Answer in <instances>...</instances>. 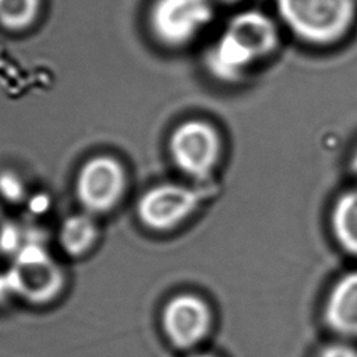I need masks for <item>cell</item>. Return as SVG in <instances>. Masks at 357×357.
<instances>
[{
	"instance_id": "6da1fadb",
	"label": "cell",
	"mask_w": 357,
	"mask_h": 357,
	"mask_svg": "<svg viewBox=\"0 0 357 357\" xmlns=\"http://www.w3.org/2000/svg\"><path fill=\"white\" fill-rule=\"evenodd\" d=\"M280 42L279 26L259 10L234 14L204 54L206 71L223 84H237L269 59Z\"/></svg>"
},
{
	"instance_id": "7a4b0ae2",
	"label": "cell",
	"mask_w": 357,
	"mask_h": 357,
	"mask_svg": "<svg viewBox=\"0 0 357 357\" xmlns=\"http://www.w3.org/2000/svg\"><path fill=\"white\" fill-rule=\"evenodd\" d=\"M275 7L289 32L319 47L344 39L357 20V0H275Z\"/></svg>"
},
{
	"instance_id": "3957f363",
	"label": "cell",
	"mask_w": 357,
	"mask_h": 357,
	"mask_svg": "<svg viewBox=\"0 0 357 357\" xmlns=\"http://www.w3.org/2000/svg\"><path fill=\"white\" fill-rule=\"evenodd\" d=\"M213 0H152L146 10L151 38L165 49L191 45L213 21Z\"/></svg>"
},
{
	"instance_id": "277c9868",
	"label": "cell",
	"mask_w": 357,
	"mask_h": 357,
	"mask_svg": "<svg viewBox=\"0 0 357 357\" xmlns=\"http://www.w3.org/2000/svg\"><path fill=\"white\" fill-rule=\"evenodd\" d=\"M13 257L7 276L14 296L43 305L60 294L66 282L64 273L40 241L25 240Z\"/></svg>"
},
{
	"instance_id": "5b68a950",
	"label": "cell",
	"mask_w": 357,
	"mask_h": 357,
	"mask_svg": "<svg viewBox=\"0 0 357 357\" xmlns=\"http://www.w3.org/2000/svg\"><path fill=\"white\" fill-rule=\"evenodd\" d=\"M169 155L184 176L195 181H205L220 163L223 141L211 123L191 119L172 131Z\"/></svg>"
},
{
	"instance_id": "8992f818",
	"label": "cell",
	"mask_w": 357,
	"mask_h": 357,
	"mask_svg": "<svg viewBox=\"0 0 357 357\" xmlns=\"http://www.w3.org/2000/svg\"><path fill=\"white\" fill-rule=\"evenodd\" d=\"M202 192L197 188L162 183L146 190L137 204L139 222L153 231H170L184 223L201 205Z\"/></svg>"
},
{
	"instance_id": "52a82bcc",
	"label": "cell",
	"mask_w": 357,
	"mask_h": 357,
	"mask_svg": "<svg viewBox=\"0 0 357 357\" xmlns=\"http://www.w3.org/2000/svg\"><path fill=\"white\" fill-rule=\"evenodd\" d=\"M126 191V172L121 163L100 155L88 159L75 180V195L82 209L91 215L112 211Z\"/></svg>"
},
{
	"instance_id": "ba28073f",
	"label": "cell",
	"mask_w": 357,
	"mask_h": 357,
	"mask_svg": "<svg viewBox=\"0 0 357 357\" xmlns=\"http://www.w3.org/2000/svg\"><path fill=\"white\" fill-rule=\"evenodd\" d=\"M160 322L167 340L177 349L188 350L209 335L213 326V312L202 297L181 293L165 304Z\"/></svg>"
},
{
	"instance_id": "9c48e42d",
	"label": "cell",
	"mask_w": 357,
	"mask_h": 357,
	"mask_svg": "<svg viewBox=\"0 0 357 357\" xmlns=\"http://www.w3.org/2000/svg\"><path fill=\"white\" fill-rule=\"evenodd\" d=\"M321 318L336 339L357 340V266L340 273L328 287Z\"/></svg>"
},
{
	"instance_id": "30bf717a",
	"label": "cell",
	"mask_w": 357,
	"mask_h": 357,
	"mask_svg": "<svg viewBox=\"0 0 357 357\" xmlns=\"http://www.w3.org/2000/svg\"><path fill=\"white\" fill-rule=\"evenodd\" d=\"M328 222L337 248L357 261V185L346 188L335 197Z\"/></svg>"
},
{
	"instance_id": "8fae6325",
	"label": "cell",
	"mask_w": 357,
	"mask_h": 357,
	"mask_svg": "<svg viewBox=\"0 0 357 357\" xmlns=\"http://www.w3.org/2000/svg\"><path fill=\"white\" fill-rule=\"evenodd\" d=\"M98 236L99 230L93 215L84 211L64 218L59 229V244L66 254L81 257L95 245Z\"/></svg>"
},
{
	"instance_id": "7c38bea8",
	"label": "cell",
	"mask_w": 357,
	"mask_h": 357,
	"mask_svg": "<svg viewBox=\"0 0 357 357\" xmlns=\"http://www.w3.org/2000/svg\"><path fill=\"white\" fill-rule=\"evenodd\" d=\"M43 0H0V28L7 32H24L40 17Z\"/></svg>"
},
{
	"instance_id": "4fadbf2b",
	"label": "cell",
	"mask_w": 357,
	"mask_h": 357,
	"mask_svg": "<svg viewBox=\"0 0 357 357\" xmlns=\"http://www.w3.org/2000/svg\"><path fill=\"white\" fill-rule=\"evenodd\" d=\"M315 357H357V347L353 342L336 339L322 346Z\"/></svg>"
},
{
	"instance_id": "5bb4252c",
	"label": "cell",
	"mask_w": 357,
	"mask_h": 357,
	"mask_svg": "<svg viewBox=\"0 0 357 357\" xmlns=\"http://www.w3.org/2000/svg\"><path fill=\"white\" fill-rule=\"evenodd\" d=\"M0 195L7 201H20L24 195L22 181L13 173L0 174Z\"/></svg>"
},
{
	"instance_id": "9a60e30c",
	"label": "cell",
	"mask_w": 357,
	"mask_h": 357,
	"mask_svg": "<svg viewBox=\"0 0 357 357\" xmlns=\"http://www.w3.org/2000/svg\"><path fill=\"white\" fill-rule=\"evenodd\" d=\"M10 296H14V294H13V289H11L7 272H4V273H0V301H4Z\"/></svg>"
},
{
	"instance_id": "2e32d148",
	"label": "cell",
	"mask_w": 357,
	"mask_h": 357,
	"mask_svg": "<svg viewBox=\"0 0 357 357\" xmlns=\"http://www.w3.org/2000/svg\"><path fill=\"white\" fill-rule=\"evenodd\" d=\"M349 172L354 180V185H357V145L349 156Z\"/></svg>"
},
{
	"instance_id": "e0dca14e",
	"label": "cell",
	"mask_w": 357,
	"mask_h": 357,
	"mask_svg": "<svg viewBox=\"0 0 357 357\" xmlns=\"http://www.w3.org/2000/svg\"><path fill=\"white\" fill-rule=\"evenodd\" d=\"M8 222H10V220L6 219V215H4V212H3L1 208H0V254H1V240H3V234H4V230H6Z\"/></svg>"
},
{
	"instance_id": "ac0fdd59",
	"label": "cell",
	"mask_w": 357,
	"mask_h": 357,
	"mask_svg": "<svg viewBox=\"0 0 357 357\" xmlns=\"http://www.w3.org/2000/svg\"><path fill=\"white\" fill-rule=\"evenodd\" d=\"M213 1H215V4H237L244 0H213Z\"/></svg>"
},
{
	"instance_id": "d6986e66",
	"label": "cell",
	"mask_w": 357,
	"mask_h": 357,
	"mask_svg": "<svg viewBox=\"0 0 357 357\" xmlns=\"http://www.w3.org/2000/svg\"><path fill=\"white\" fill-rule=\"evenodd\" d=\"M188 357H215V356L208 354V353H194V354H191Z\"/></svg>"
}]
</instances>
